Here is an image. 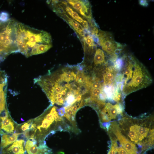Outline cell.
I'll list each match as a JSON object with an SVG mask.
<instances>
[{
	"label": "cell",
	"mask_w": 154,
	"mask_h": 154,
	"mask_svg": "<svg viewBox=\"0 0 154 154\" xmlns=\"http://www.w3.org/2000/svg\"><path fill=\"white\" fill-rule=\"evenodd\" d=\"M15 124L10 116L2 119L0 123V135L14 133L15 129Z\"/></svg>",
	"instance_id": "cell-11"
},
{
	"label": "cell",
	"mask_w": 154,
	"mask_h": 154,
	"mask_svg": "<svg viewBox=\"0 0 154 154\" xmlns=\"http://www.w3.org/2000/svg\"><path fill=\"white\" fill-rule=\"evenodd\" d=\"M15 37L18 52L27 57L44 53L52 46L49 33L17 22Z\"/></svg>",
	"instance_id": "cell-2"
},
{
	"label": "cell",
	"mask_w": 154,
	"mask_h": 154,
	"mask_svg": "<svg viewBox=\"0 0 154 154\" xmlns=\"http://www.w3.org/2000/svg\"><path fill=\"white\" fill-rule=\"evenodd\" d=\"M123 111V107L119 103H117L115 104L109 102L106 103L98 112L102 125L103 127L106 123L116 119L118 116L122 114Z\"/></svg>",
	"instance_id": "cell-6"
},
{
	"label": "cell",
	"mask_w": 154,
	"mask_h": 154,
	"mask_svg": "<svg viewBox=\"0 0 154 154\" xmlns=\"http://www.w3.org/2000/svg\"><path fill=\"white\" fill-rule=\"evenodd\" d=\"M139 4L143 7H146L148 5V3L147 1L141 0L139 1Z\"/></svg>",
	"instance_id": "cell-16"
},
{
	"label": "cell",
	"mask_w": 154,
	"mask_h": 154,
	"mask_svg": "<svg viewBox=\"0 0 154 154\" xmlns=\"http://www.w3.org/2000/svg\"><path fill=\"white\" fill-rule=\"evenodd\" d=\"M122 64L118 70L116 79L121 84L124 96L145 88L152 82L147 70L132 55L122 57Z\"/></svg>",
	"instance_id": "cell-1"
},
{
	"label": "cell",
	"mask_w": 154,
	"mask_h": 154,
	"mask_svg": "<svg viewBox=\"0 0 154 154\" xmlns=\"http://www.w3.org/2000/svg\"></svg>",
	"instance_id": "cell-18"
},
{
	"label": "cell",
	"mask_w": 154,
	"mask_h": 154,
	"mask_svg": "<svg viewBox=\"0 0 154 154\" xmlns=\"http://www.w3.org/2000/svg\"><path fill=\"white\" fill-rule=\"evenodd\" d=\"M108 129L114 134L121 146L129 154H137L135 145L128 140L121 131L118 124L116 121L112 122Z\"/></svg>",
	"instance_id": "cell-7"
},
{
	"label": "cell",
	"mask_w": 154,
	"mask_h": 154,
	"mask_svg": "<svg viewBox=\"0 0 154 154\" xmlns=\"http://www.w3.org/2000/svg\"><path fill=\"white\" fill-rule=\"evenodd\" d=\"M103 75L104 84L106 86L111 85L116 79L117 70L113 66H106Z\"/></svg>",
	"instance_id": "cell-12"
},
{
	"label": "cell",
	"mask_w": 154,
	"mask_h": 154,
	"mask_svg": "<svg viewBox=\"0 0 154 154\" xmlns=\"http://www.w3.org/2000/svg\"><path fill=\"white\" fill-rule=\"evenodd\" d=\"M65 21L73 29L81 40L87 33L83 27L76 21L69 17L66 14L60 12L56 13Z\"/></svg>",
	"instance_id": "cell-10"
},
{
	"label": "cell",
	"mask_w": 154,
	"mask_h": 154,
	"mask_svg": "<svg viewBox=\"0 0 154 154\" xmlns=\"http://www.w3.org/2000/svg\"><path fill=\"white\" fill-rule=\"evenodd\" d=\"M7 78L3 73L0 74V122L4 118L10 116L6 104Z\"/></svg>",
	"instance_id": "cell-9"
},
{
	"label": "cell",
	"mask_w": 154,
	"mask_h": 154,
	"mask_svg": "<svg viewBox=\"0 0 154 154\" xmlns=\"http://www.w3.org/2000/svg\"><path fill=\"white\" fill-rule=\"evenodd\" d=\"M116 154H129L121 146L117 147Z\"/></svg>",
	"instance_id": "cell-15"
},
{
	"label": "cell",
	"mask_w": 154,
	"mask_h": 154,
	"mask_svg": "<svg viewBox=\"0 0 154 154\" xmlns=\"http://www.w3.org/2000/svg\"><path fill=\"white\" fill-rule=\"evenodd\" d=\"M68 4L82 17L87 20L91 26L95 22L93 19L91 6L87 0H66Z\"/></svg>",
	"instance_id": "cell-8"
},
{
	"label": "cell",
	"mask_w": 154,
	"mask_h": 154,
	"mask_svg": "<svg viewBox=\"0 0 154 154\" xmlns=\"http://www.w3.org/2000/svg\"><path fill=\"white\" fill-rule=\"evenodd\" d=\"M57 109L51 104L40 116L31 120L30 128L39 142H45L47 137L57 131H72L65 119L59 115Z\"/></svg>",
	"instance_id": "cell-3"
},
{
	"label": "cell",
	"mask_w": 154,
	"mask_h": 154,
	"mask_svg": "<svg viewBox=\"0 0 154 154\" xmlns=\"http://www.w3.org/2000/svg\"><path fill=\"white\" fill-rule=\"evenodd\" d=\"M48 3L55 13L60 12L66 14L82 25L87 33L91 34V26L89 22L74 10L66 1H50Z\"/></svg>",
	"instance_id": "cell-5"
},
{
	"label": "cell",
	"mask_w": 154,
	"mask_h": 154,
	"mask_svg": "<svg viewBox=\"0 0 154 154\" xmlns=\"http://www.w3.org/2000/svg\"><path fill=\"white\" fill-rule=\"evenodd\" d=\"M10 19V16L9 13L6 11H3L0 13V22L5 23L8 22Z\"/></svg>",
	"instance_id": "cell-14"
},
{
	"label": "cell",
	"mask_w": 154,
	"mask_h": 154,
	"mask_svg": "<svg viewBox=\"0 0 154 154\" xmlns=\"http://www.w3.org/2000/svg\"><path fill=\"white\" fill-rule=\"evenodd\" d=\"M1 23L0 22V24H1Z\"/></svg>",
	"instance_id": "cell-17"
},
{
	"label": "cell",
	"mask_w": 154,
	"mask_h": 154,
	"mask_svg": "<svg viewBox=\"0 0 154 154\" xmlns=\"http://www.w3.org/2000/svg\"><path fill=\"white\" fill-rule=\"evenodd\" d=\"M93 62L94 65L96 66L106 64L104 53L100 48L96 49L94 57Z\"/></svg>",
	"instance_id": "cell-13"
},
{
	"label": "cell",
	"mask_w": 154,
	"mask_h": 154,
	"mask_svg": "<svg viewBox=\"0 0 154 154\" xmlns=\"http://www.w3.org/2000/svg\"><path fill=\"white\" fill-rule=\"evenodd\" d=\"M22 134V136L5 147V154H52L46 142L40 143L34 137H27Z\"/></svg>",
	"instance_id": "cell-4"
}]
</instances>
